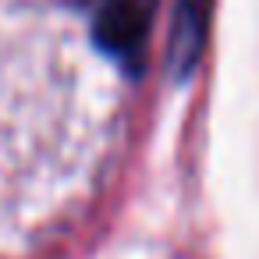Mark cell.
Instances as JSON below:
<instances>
[{
  "instance_id": "1",
  "label": "cell",
  "mask_w": 259,
  "mask_h": 259,
  "mask_svg": "<svg viewBox=\"0 0 259 259\" xmlns=\"http://www.w3.org/2000/svg\"><path fill=\"white\" fill-rule=\"evenodd\" d=\"M153 15L156 0H100L93 36L114 61H121L124 68H139L146 57Z\"/></svg>"
},
{
  "instance_id": "2",
  "label": "cell",
  "mask_w": 259,
  "mask_h": 259,
  "mask_svg": "<svg viewBox=\"0 0 259 259\" xmlns=\"http://www.w3.org/2000/svg\"><path fill=\"white\" fill-rule=\"evenodd\" d=\"M209 15L213 0H178L170 18V39H167V68L174 78H188L206 50L209 36Z\"/></svg>"
}]
</instances>
